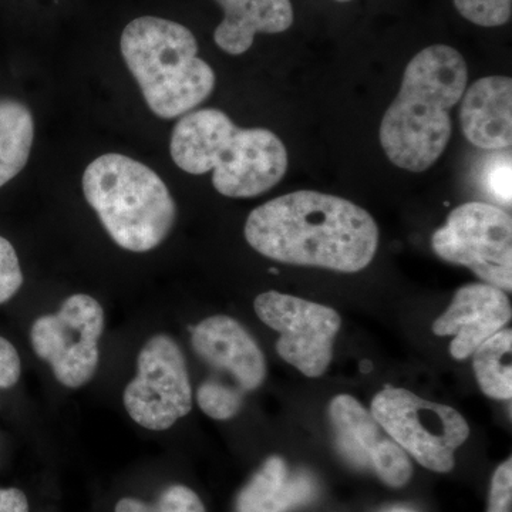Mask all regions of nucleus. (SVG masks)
Returning <instances> with one entry per match:
<instances>
[{
    "mask_svg": "<svg viewBox=\"0 0 512 512\" xmlns=\"http://www.w3.org/2000/svg\"><path fill=\"white\" fill-rule=\"evenodd\" d=\"M244 234L266 258L345 274L370 265L380 238L369 212L318 191H295L259 205L249 214Z\"/></svg>",
    "mask_w": 512,
    "mask_h": 512,
    "instance_id": "1",
    "label": "nucleus"
},
{
    "mask_svg": "<svg viewBox=\"0 0 512 512\" xmlns=\"http://www.w3.org/2000/svg\"><path fill=\"white\" fill-rule=\"evenodd\" d=\"M467 82L466 60L454 47L429 46L410 60L380 124V144L394 165L423 173L436 164L450 143V111Z\"/></svg>",
    "mask_w": 512,
    "mask_h": 512,
    "instance_id": "2",
    "label": "nucleus"
},
{
    "mask_svg": "<svg viewBox=\"0 0 512 512\" xmlns=\"http://www.w3.org/2000/svg\"><path fill=\"white\" fill-rule=\"evenodd\" d=\"M173 161L188 174L212 171V184L229 198H252L274 188L288 171L281 138L266 128H241L218 109L192 110L171 134Z\"/></svg>",
    "mask_w": 512,
    "mask_h": 512,
    "instance_id": "3",
    "label": "nucleus"
},
{
    "mask_svg": "<svg viewBox=\"0 0 512 512\" xmlns=\"http://www.w3.org/2000/svg\"><path fill=\"white\" fill-rule=\"evenodd\" d=\"M120 50L147 106L160 119L190 113L214 90L215 73L198 57L197 39L173 20L134 19L123 30Z\"/></svg>",
    "mask_w": 512,
    "mask_h": 512,
    "instance_id": "4",
    "label": "nucleus"
},
{
    "mask_svg": "<svg viewBox=\"0 0 512 512\" xmlns=\"http://www.w3.org/2000/svg\"><path fill=\"white\" fill-rule=\"evenodd\" d=\"M82 185L107 234L126 251H153L174 227L173 195L156 171L134 158H96L84 170Z\"/></svg>",
    "mask_w": 512,
    "mask_h": 512,
    "instance_id": "5",
    "label": "nucleus"
},
{
    "mask_svg": "<svg viewBox=\"0 0 512 512\" xmlns=\"http://www.w3.org/2000/svg\"><path fill=\"white\" fill-rule=\"evenodd\" d=\"M370 413L394 443L436 473L453 470L454 453L470 436V426L456 409L406 389L386 387L376 394Z\"/></svg>",
    "mask_w": 512,
    "mask_h": 512,
    "instance_id": "6",
    "label": "nucleus"
},
{
    "mask_svg": "<svg viewBox=\"0 0 512 512\" xmlns=\"http://www.w3.org/2000/svg\"><path fill=\"white\" fill-rule=\"evenodd\" d=\"M431 245L444 261L466 266L484 284L511 292L512 220L504 208L487 202L460 205L434 232Z\"/></svg>",
    "mask_w": 512,
    "mask_h": 512,
    "instance_id": "7",
    "label": "nucleus"
},
{
    "mask_svg": "<svg viewBox=\"0 0 512 512\" xmlns=\"http://www.w3.org/2000/svg\"><path fill=\"white\" fill-rule=\"evenodd\" d=\"M103 308L84 293L69 296L53 315L33 323L30 339L40 359L52 366L57 382L70 389L89 383L99 366Z\"/></svg>",
    "mask_w": 512,
    "mask_h": 512,
    "instance_id": "8",
    "label": "nucleus"
},
{
    "mask_svg": "<svg viewBox=\"0 0 512 512\" xmlns=\"http://www.w3.org/2000/svg\"><path fill=\"white\" fill-rule=\"evenodd\" d=\"M124 407L147 430L164 431L192 409V389L183 352L168 335L153 336L141 349L137 376L127 384Z\"/></svg>",
    "mask_w": 512,
    "mask_h": 512,
    "instance_id": "9",
    "label": "nucleus"
},
{
    "mask_svg": "<svg viewBox=\"0 0 512 512\" xmlns=\"http://www.w3.org/2000/svg\"><path fill=\"white\" fill-rule=\"evenodd\" d=\"M255 312L281 335L276 352L286 363L308 377L322 376L328 370L342 323L338 312L276 291L261 293L255 299Z\"/></svg>",
    "mask_w": 512,
    "mask_h": 512,
    "instance_id": "10",
    "label": "nucleus"
},
{
    "mask_svg": "<svg viewBox=\"0 0 512 512\" xmlns=\"http://www.w3.org/2000/svg\"><path fill=\"white\" fill-rule=\"evenodd\" d=\"M192 349L218 375L210 382L245 394L258 389L266 377L264 353L247 329L229 316H211L195 326Z\"/></svg>",
    "mask_w": 512,
    "mask_h": 512,
    "instance_id": "11",
    "label": "nucleus"
},
{
    "mask_svg": "<svg viewBox=\"0 0 512 512\" xmlns=\"http://www.w3.org/2000/svg\"><path fill=\"white\" fill-rule=\"evenodd\" d=\"M511 315L507 292L493 285L470 284L458 289L447 311L433 323V332L437 336H454L451 356L463 360L503 330Z\"/></svg>",
    "mask_w": 512,
    "mask_h": 512,
    "instance_id": "12",
    "label": "nucleus"
},
{
    "mask_svg": "<svg viewBox=\"0 0 512 512\" xmlns=\"http://www.w3.org/2000/svg\"><path fill=\"white\" fill-rule=\"evenodd\" d=\"M464 136L483 150L503 151L512 144V80L488 76L471 84L461 97Z\"/></svg>",
    "mask_w": 512,
    "mask_h": 512,
    "instance_id": "13",
    "label": "nucleus"
},
{
    "mask_svg": "<svg viewBox=\"0 0 512 512\" xmlns=\"http://www.w3.org/2000/svg\"><path fill=\"white\" fill-rule=\"evenodd\" d=\"M224 10V20L215 29L217 46L232 56L244 55L258 33L276 35L291 28V0H215Z\"/></svg>",
    "mask_w": 512,
    "mask_h": 512,
    "instance_id": "14",
    "label": "nucleus"
},
{
    "mask_svg": "<svg viewBox=\"0 0 512 512\" xmlns=\"http://www.w3.org/2000/svg\"><path fill=\"white\" fill-rule=\"evenodd\" d=\"M313 491L309 478L289 476L281 457H271L245 485L237 501L238 512H284L305 503Z\"/></svg>",
    "mask_w": 512,
    "mask_h": 512,
    "instance_id": "15",
    "label": "nucleus"
},
{
    "mask_svg": "<svg viewBox=\"0 0 512 512\" xmlns=\"http://www.w3.org/2000/svg\"><path fill=\"white\" fill-rule=\"evenodd\" d=\"M329 416L343 456L356 466H370L373 451L384 439L382 427L372 413L355 397L340 394L330 403Z\"/></svg>",
    "mask_w": 512,
    "mask_h": 512,
    "instance_id": "16",
    "label": "nucleus"
},
{
    "mask_svg": "<svg viewBox=\"0 0 512 512\" xmlns=\"http://www.w3.org/2000/svg\"><path fill=\"white\" fill-rule=\"evenodd\" d=\"M35 140V120L25 104L0 100V188L28 164Z\"/></svg>",
    "mask_w": 512,
    "mask_h": 512,
    "instance_id": "17",
    "label": "nucleus"
},
{
    "mask_svg": "<svg viewBox=\"0 0 512 512\" xmlns=\"http://www.w3.org/2000/svg\"><path fill=\"white\" fill-rule=\"evenodd\" d=\"M512 332L503 329L485 340L473 353L474 373L481 390L491 399L510 400L512 396Z\"/></svg>",
    "mask_w": 512,
    "mask_h": 512,
    "instance_id": "18",
    "label": "nucleus"
},
{
    "mask_svg": "<svg viewBox=\"0 0 512 512\" xmlns=\"http://www.w3.org/2000/svg\"><path fill=\"white\" fill-rule=\"evenodd\" d=\"M370 466L389 487H403L413 476V466L406 451L389 439H383L375 448L370 457Z\"/></svg>",
    "mask_w": 512,
    "mask_h": 512,
    "instance_id": "19",
    "label": "nucleus"
},
{
    "mask_svg": "<svg viewBox=\"0 0 512 512\" xmlns=\"http://www.w3.org/2000/svg\"><path fill=\"white\" fill-rule=\"evenodd\" d=\"M484 191L501 207H511V153L503 150L484 163L480 174Z\"/></svg>",
    "mask_w": 512,
    "mask_h": 512,
    "instance_id": "20",
    "label": "nucleus"
},
{
    "mask_svg": "<svg viewBox=\"0 0 512 512\" xmlns=\"http://www.w3.org/2000/svg\"><path fill=\"white\" fill-rule=\"evenodd\" d=\"M461 16L483 28H498L511 19L512 0H454Z\"/></svg>",
    "mask_w": 512,
    "mask_h": 512,
    "instance_id": "21",
    "label": "nucleus"
},
{
    "mask_svg": "<svg viewBox=\"0 0 512 512\" xmlns=\"http://www.w3.org/2000/svg\"><path fill=\"white\" fill-rule=\"evenodd\" d=\"M198 406L202 412L215 420H229L241 410L244 397L205 380L197 392Z\"/></svg>",
    "mask_w": 512,
    "mask_h": 512,
    "instance_id": "22",
    "label": "nucleus"
},
{
    "mask_svg": "<svg viewBox=\"0 0 512 512\" xmlns=\"http://www.w3.org/2000/svg\"><path fill=\"white\" fill-rule=\"evenodd\" d=\"M23 285L18 254L8 239L0 237V303L8 302Z\"/></svg>",
    "mask_w": 512,
    "mask_h": 512,
    "instance_id": "23",
    "label": "nucleus"
},
{
    "mask_svg": "<svg viewBox=\"0 0 512 512\" xmlns=\"http://www.w3.org/2000/svg\"><path fill=\"white\" fill-rule=\"evenodd\" d=\"M151 512H207L201 498L185 485H171L150 504Z\"/></svg>",
    "mask_w": 512,
    "mask_h": 512,
    "instance_id": "24",
    "label": "nucleus"
},
{
    "mask_svg": "<svg viewBox=\"0 0 512 512\" xmlns=\"http://www.w3.org/2000/svg\"><path fill=\"white\" fill-rule=\"evenodd\" d=\"M512 507V460L508 458L495 470L491 480L490 500L487 512H511Z\"/></svg>",
    "mask_w": 512,
    "mask_h": 512,
    "instance_id": "25",
    "label": "nucleus"
},
{
    "mask_svg": "<svg viewBox=\"0 0 512 512\" xmlns=\"http://www.w3.org/2000/svg\"><path fill=\"white\" fill-rule=\"evenodd\" d=\"M22 363L18 350L9 340L0 338V389H9L18 383Z\"/></svg>",
    "mask_w": 512,
    "mask_h": 512,
    "instance_id": "26",
    "label": "nucleus"
},
{
    "mask_svg": "<svg viewBox=\"0 0 512 512\" xmlns=\"http://www.w3.org/2000/svg\"><path fill=\"white\" fill-rule=\"evenodd\" d=\"M0 512H29L28 498L18 488H0Z\"/></svg>",
    "mask_w": 512,
    "mask_h": 512,
    "instance_id": "27",
    "label": "nucleus"
},
{
    "mask_svg": "<svg viewBox=\"0 0 512 512\" xmlns=\"http://www.w3.org/2000/svg\"><path fill=\"white\" fill-rule=\"evenodd\" d=\"M116 512H151L150 504L137 498H123L116 505Z\"/></svg>",
    "mask_w": 512,
    "mask_h": 512,
    "instance_id": "28",
    "label": "nucleus"
},
{
    "mask_svg": "<svg viewBox=\"0 0 512 512\" xmlns=\"http://www.w3.org/2000/svg\"><path fill=\"white\" fill-rule=\"evenodd\" d=\"M384 512H413V511L406 510V508H392V510L384 511Z\"/></svg>",
    "mask_w": 512,
    "mask_h": 512,
    "instance_id": "29",
    "label": "nucleus"
},
{
    "mask_svg": "<svg viewBox=\"0 0 512 512\" xmlns=\"http://www.w3.org/2000/svg\"><path fill=\"white\" fill-rule=\"evenodd\" d=\"M338 2H350V0H338Z\"/></svg>",
    "mask_w": 512,
    "mask_h": 512,
    "instance_id": "30",
    "label": "nucleus"
}]
</instances>
